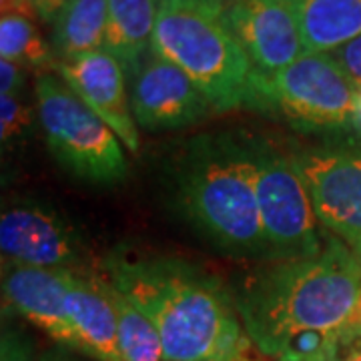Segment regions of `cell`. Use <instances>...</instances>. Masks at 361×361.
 I'll return each mask as SVG.
<instances>
[{
	"mask_svg": "<svg viewBox=\"0 0 361 361\" xmlns=\"http://www.w3.org/2000/svg\"><path fill=\"white\" fill-rule=\"evenodd\" d=\"M247 336L275 361H334L361 319V263L341 241L253 275L235 299Z\"/></svg>",
	"mask_w": 361,
	"mask_h": 361,
	"instance_id": "cell-1",
	"label": "cell"
},
{
	"mask_svg": "<svg viewBox=\"0 0 361 361\" xmlns=\"http://www.w3.org/2000/svg\"><path fill=\"white\" fill-rule=\"evenodd\" d=\"M103 275L155 325L165 361L261 355L229 291L193 263L116 247L103 259Z\"/></svg>",
	"mask_w": 361,
	"mask_h": 361,
	"instance_id": "cell-2",
	"label": "cell"
},
{
	"mask_svg": "<svg viewBox=\"0 0 361 361\" xmlns=\"http://www.w3.org/2000/svg\"><path fill=\"white\" fill-rule=\"evenodd\" d=\"M175 197L183 217L213 245L237 255H267L249 139L231 133L191 139L175 173Z\"/></svg>",
	"mask_w": 361,
	"mask_h": 361,
	"instance_id": "cell-3",
	"label": "cell"
},
{
	"mask_svg": "<svg viewBox=\"0 0 361 361\" xmlns=\"http://www.w3.org/2000/svg\"><path fill=\"white\" fill-rule=\"evenodd\" d=\"M153 52L179 66L213 111L255 109L257 71L221 18L161 2Z\"/></svg>",
	"mask_w": 361,
	"mask_h": 361,
	"instance_id": "cell-4",
	"label": "cell"
},
{
	"mask_svg": "<svg viewBox=\"0 0 361 361\" xmlns=\"http://www.w3.org/2000/svg\"><path fill=\"white\" fill-rule=\"evenodd\" d=\"M35 94L44 141L71 175L94 185H115L127 177L123 142L63 78L40 73Z\"/></svg>",
	"mask_w": 361,
	"mask_h": 361,
	"instance_id": "cell-5",
	"label": "cell"
},
{
	"mask_svg": "<svg viewBox=\"0 0 361 361\" xmlns=\"http://www.w3.org/2000/svg\"><path fill=\"white\" fill-rule=\"evenodd\" d=\"M357 87L331 52H305L273 75L255 77V109L279 113L297 130L353 127Z\"/></svg>",
	"mask_w": 361,
	"mask_h": 361,
	"instance_id": "cell-6",
	"label": "cell"
},
{
	"mask_svg": "<svg viewBox=\"0 0 361 361\" xmlns=\"http://www.w3.org/2000/svg\"><path fill=\"white\" fill-rule=\"evenodd\" d=\"M255 165V193L267 255L299 259L323 249L317 215L291 155L263 139H249Z\"/></svg>",
	"mask_w": 361,
	"mask_h": 361,
	"instance_id": "cell-7",
	"label": "cell"
},
{
	"mask_svg": "<svg viewBox=\"0 0 361 361\" xmlns=\"http://www.w3.org/2000/svg\"><path fill=\"white\" fill-rule=\"evenodd\" d=\"M317 221L361 263V145H325L291 153Z\"/></svg>",
	"mask_w": 361,
	"mask_h": 361,
	"instance_id": "cell-8",
	"label": "cell"
},
{
	"mask_svg": "<svg viewBox=\"0 0 361 361\" xmlns=\"http://www.w3.org/2000/svg\"><path fill=\"white\" fill-rule=\"evenodd\" d=\"M0 247L4 263L40 269L80 271L85 261V243L77 227L54 207L35 199L2 211Z\"/></svg>",
	"mask_w": 361,
	"mask_h": 361,
	"instance_id": "cell-9",
	"label": "cell"
},
{
	"mask_svg": "<svg viewBox=\"0 0 361 361\" xmlns=\"http://www.w3.org/2000/svg\"><path fill=\"white\" fill-rule=\"evenodd\" d=\"M129 94L137 125L149 130L191 127L211 111L193 80L155 52L130 75Z\"/></svg>",
	"mask_w": 361,
	"mask_h": 361,
	"instance_id": "cell-10",
	"label": "cell"
},
{
	"mask_svg": "<svg viewBox=\"0 0 361 361\" xmlns=\"http://www.w3.org/2000/svg\"><path fill=\"white\" fill-rule=\"evenodd\" d=\"M259 75H273L305 54L293 0H239L221 18Z\"/></svg>",
	"mask_w": 361,
	"mask_h": 361,
	"instance_id": "cell-11",
	"label": "cell"
},
{
	"mask_svg": "<svg viewBox=\"0 0 361 361\" xmlns=\"http://www.w3.org/2000/svg\"><path fill=\"white\" fill-rule=\"evenodd\" d=\"M56 71L90 111L109 125L123 147H127L130 153H137L141 139L130 109L125 66L116 61V56L101 49L75 61L59 63Z\"/></svg>",
	"mask_w": 361,
	"mask_h": 361,
	"instance_id": "cell-12",
	"label": "cell"
},
{
	"mask_svg": "<svg viewBox=\"0 0 361 361\" xmlns=\"http://www.w3.org/2000/svg\"><path fill=\"white\" fill-rule=\"evenodd\" d=\"M66 271L4 263L2 299L6 310L35 323L63 348L78 351L77 334L65 305Z\"/></svg>",
	"mask_w": 361,
	"mask_h": 361,
	"instance_id": "cell-13",
	"label": "cell"
},
{
	"mask_svg": "<svg viewBox=\"0 0 361 361\" xmlns=\"http://www.w3.org/2000/svg\"><path fill=\"white\" fill-rule=\"evenodd\" d=\"M65 305L80 353L97 361H123L116 336V311L103 271H66Z\"/></svg>",
	"mask_w": 361,
	"mask_h": 361,
	"instance_id": "cell-14",
	"label": "cell"
},
{
	"mask_svg": "<svg viewBox=\"0 0 361 361\" xmlns=\"http://www.w3.org/2000/svg\"><path fill=\"white\" fill-rule=\"evenodd\" d=\"M157 0H109L106 42L116 61L133 75L153 52Z\"/></svg>",
	"mask_w": 361,
	"mask_h": 361,
	"instance_id": "cell-15",
	"label": "cell"
},
{
	"mask_svg": "<svg viewBox=\"0 0 361 361\" xmlns=\"http://www.w3.org/2000/svg\"><path fill=\"white\" fill-rule=\"evenodd\" d=\"M305 52H336L361 37V0H293Z\"/></svg>",
	"mask_w": 361,
	"mask_h": 361,
	"instance_id": "cell-16",
	"label": "cell"
},
{
	"mask_svg": "<svg viewBox=\"0 0 361 361\" xmlns=\"http://www.w3.org/2000/svg\"><path fill=\"white\" fill-rule=\"evenodd\" d=\"M106 23L109 0H71L52 28V51L59 63L104 49Z\"/></svg>",
	"mask_w": 361,
	"mask_h": 361,
	"instance_id": "cell-17",
	"label": "cell"
},
{
	"mask_svg": "<svg viewBox=\"0 0 361 361\" xmlns=\"http://www.w3.org/2000/svg\"><path fill=\"white\" fill-rule=\"evenodd\" d=\"M116 311V336L123 361H165L157 327L106 279Z\"/></svg>",
	"mask_w": 361,
	"mask_h": 361,
	"instance_id": "cell-18",
	"label": "cell"
},
{
	"mask_svg": "<svg viewBox=\"0 0 361 361\" xmlns=\"http://www.w3.org/2000/svg\"><path fill=\"white\" fill-rule=\"evenodd\" d=\"M0 56L25 68H59L52 44L42 39L32 18L20 14H2L0 18Z\"/></svg>",
	"mask_w": 361,
	"mask_h": 361,
	"instance_id": "cell-19",
	"label": "cell"
},
{
	"mask_svg": "<svg viewBox=\"0 0 361 361\" xmlns=\"http://www.w3.org/2000/svg\"><path fill=\"white\" fill-rule=\"evenodd\" d=\"M32 130V111L20 97H0V139L2 145L23 141Z\"/></svg>",
	"mask_w": 361,
	"mask_h": 361,
	"instance_id": "cell-20",
	"label": "cell"
},
{
	"mask_svg": "<svg viewBox=\"0 0 361 361\" xmlns=\"http://www.w3.org/2000/svg\"><path fill=\"white\" fill-rule=\"evenodd\" d=\"M0 361H32V343L18 329L2 331Z\"/></svg>",
	"mask_w": 361,
	"mask_h": 361,
	"instance_id": "cell-21",
	"label": "cell"
},
{
	"mask_svg": "<svg viewBox=\"0 0 361 361\" xmlns=\"http://www.w3.org/2000/svg\"><path fill=\"white\" fill-rule=\"evenodd\" d=\"M336 56V61L345 71V75L351 78V82L360 89L361 87V37L353 39L348 44H343L341 49L331 52Z\"/></svg>",
	"mask_w": 361,
	"mask_h": 361,
	"instance_id": "cell-22",
	"label": "cell"
},
{
	"mask_svg": "<svg viewBox=\"0 0 361 361\" xmlns=\"http://www.w3.org/2000/svg\"><path fill=\"white\" fill-rule=\"evenodd\" d=\"M26 71L23 65L13 61H0V92L2 97H20L26 87Z\"/></svg>",
	"mask_w": 361,
	"mask_h": 361,
	"instance_id": "cell-23",
	"label": "cell"
},
{
	"mask_svg": "<svg viewBox=\"0 0 361 361\" xmlns=\"http://www.w3.org/2000/svg\"><path fill=\"white\" fill-rule=\"evenodd\" d=\"M161 2L175 4V6H185V8H191V11L211 14L215 18H223L225 13L231 6H235L239 0H161Z\"/></svg>",
	"mask_w": 361,
	"mask_h": 361,
	"instance_id": "cell-24",
	"label": "cell"
},
{
	"mask_svg": "<svg viewBox=\"0 0 361 361\" xmlns=\"http://www.w3.org/2000/svg\"><path fill=\"white\" fill-rule=\"evenodd\" d=\"M334 361H361V334L355 327L341 337Z\"/></svg>",
	"mask_w": 361,
	"mask_h": 361,
	"instance_id": "cell-25",
	"label": "cell"
},
{
	"mask_svg": "<svg viewBox=\"0 0 361 361\" xmlns=\"http://www.w3.org/2000/svg\"><path fill=\"white\" fill-rule=\"evenodd\" d=\"M30 2H32L39 18H42L44 23H54L56 16L71 0H30Z\"/></svg>",
	"mask_w": 361,
	"mask_h": 361,
	"instance_id": "cell-26",
	"label": "cell"
},
{
	"mask_svg": "<svg viewBox=\"0 0 361 361\" xmlns=\"http://www.w3.org/2000/svg\"><path fill=\"white\" fill-rule=\"evenodd\" d=\"M0 8H2V14H20L32 20L39 18L30 0H0Z\"/></svg>",
	"mask_w": 361,
	"mask_h": 361,
	"instance_id": "cell-27",
	"label": "cell"
},
{
	"mask_svg": "<svg viewBox=\"0 0 361 361\" xmlns=\"http://www.w3.org/2000/svg\"><path fill=\"white\" fill-rule=\"evenodd\" d=\"M39 361H87V360H80L78 355H73V349H51V351H47V353H42L39 357Z\"/></svg>",
	"mask_w": 361,
	"mask_h": 361,
	"instance_id": "cell-28",
	"label": "cell"
},
{
	"mask_svg": "<svg viewBox=\"0 0 361 361\" xmlns=\"http://www.w3.org/2000/svg\"><path fill=\"white\" fill-rule=\"evenodd\" d=\"M353 127L361 130V87L357 89V97H355V116H353Z\"/></svg>",
	"mask_w": 361,
	"mask_h": 361,
	"instance_id": "cell-29",
	"label": "cell"
},
{
	"mask_svg": "<svg viewBox=\"0 0 361 361\" xmlns=\"http://www.w3.org/2000/svg\"><path fill=\"white\" fill-rule=\"evenodd\" d=\"M213 361H267V360H263V355H259V357H249V360H213Z\"/></svg>",
	"mask_w": 361,
	"mask_h": 361,
	"instance_id": "cell-30",
	"label": "cell"
},
{
	"mask_svg": "<svg viewBox=\"0 0 361 361\" xmlns=\"http://www.w3.org/2000/svg\"><path fill=\"white\" fill-rule=\"evenodd\" d=\"M355 329H357V331H360V334H361V319H360V323L355 325Z\"/></svg>",
	"mask_w": 361,
	"mask_h": 361,
	"instance_id": "cell-31",
	"label": "cell"
},
{
	"mask_svg": "<svg viewBox=\"0 0 361 361\" xmlns=\"http://www.w3.org/2000/svg\"><path fill=\"white\" fill-rule=\"evenodd\" d=\"M271 361H275V360H271Z\"/></svg>",
	"mask_w": 361,
	"mask_h": 361,
	"instance_id": "cell-32",
	"label": "cell"
}]
</instances>
